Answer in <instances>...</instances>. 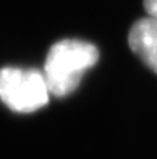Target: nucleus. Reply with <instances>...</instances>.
<instances>
[{
    "mask_svg": "<svg viewBox=\"0 0 157 159\" xmlns=\"http://www.w3.org/2000/svg\"><path fill=\"white\" fill-rule=\"evenodd\" d=\"M99 60V50L93 43L81 39H63L49 49L43 75L50 95L64 98L72 93L82 77Z\"/></svg>",
    "mask_w": 157,
    "mask_h": 159,
    "instance_id": "obj_1",
    "label": "nucleus"
},
{
    "mask_svg": "<svg viewBox=\"0 0 157 159\" xmlns=\"http://www.w3.org/2000/svg\"><path fill=\"white\" fill-rule=\"evenodd\" d=\"M128 43L131 50L157 74V18L147 16L134 22Z\"/></svg>",
    "mask_w": 157,
    "mask_h": 159,
    "instance_id": "obj_3",
    "label": "nucleus"
},
{
    "mask_svg": "<svg viewBox=\"0 0 157 159\" xmlns=\"http://www.w3.org/2000/svg\"><path fill=\"white\" fill-rule=\"evenodd\" d=\"M49 96L43 71L18 67L0 70V99L14 112H35L46 106Z\"/></svg>",
    "mask_w": 157,
    "mask_h": 159,
    "instance_id": "obj_2",
    "label": "nucleus"
},
{
    "mask_svg": "<svg viewBox=\"0 0 157 159\" xmlns=\"http://www.w3.org/2000/svg\"><path fill=\"white\" fill-rule=\"evenodd\" d=\"M143 7L147 16L157 18V0H143Z\"/></svg>",
    "mask_w": 157,
    "mask_h": 159,
    "instance_id": "obj_4",
    "label": "nucleus"
}]
</instances>
